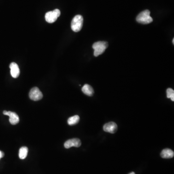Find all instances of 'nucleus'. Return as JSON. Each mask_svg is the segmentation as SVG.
Returning a JSON list of instances; mask_svg holds the SVG:
<instances>
[{"mask_svg": "<svg viewBox=\"0 0 174 174\" xmlns=\"http://www.w3.org/2000/svg\"><path fill=\"white\" fill-rule=\"evenodd\" d=\"M9 67L11 69L10 73L12 77L15 79L18 78L20 74V70L18 64L15 62H12L10 64Z\"/></svg>", "mask_w": 174, "mask_h": 174, "instance_id": "obj_9", "label": "nucleus"}, {"mask_svg": "<svg viewBox=\"0 0 174 174\" xmlns=\"http://www.w3.org/2000/svg\"><path fill=\"white\" fill-rule=\"evenodd\" d=\"M83 18L80 15L75 16L71 22V29L74 32L80 31L83 26Z\"/></svg>", "mask_w": 174, "mask_h": 174, "instance_id": "obj_3", "label": "nucleus"}, {"mask_svg": "<svg viewBox=\"0 0 174 174\" xmlns=\"http://www.w3.org/2000/svg\"><path fill=\"white\" fill-rule=\"evenodd\" d=\"M61 15V12L59 9H56L52 11H49L45 15V19L49 23L55 22Z\"/></svg>", "mask_w": 174, "mask_h": 174, "instance_id": "obj_4", "label": "nucleus"}, {"mask_svg": "<svg viewBox=\"0 0 174 174\" xmlns=\"http://www.w3.org/2000/svg\"><path fill=\"white\" fill-rule=\"evenodd\" d=\"M81 142L79 138H73L68 140L64 143V147L66 149H69L72 146L74 147H79L81 146Z\"/></svg>", "mask_w": 174, "mask_h": 174, "instance_id": "obj_7", "label": "nucleus"}, {"mask_svg": "<svg viewBox=\"0 0 174 174\" xmlns=\"http://www.w3.org/2000/svg\"><path fill=\"white\" fill-rule=\"evenodd\" d=\"M174 152L172 150L169 149H165L162 151L161 156L163 158L170 159L174 157Z\"/></svg>", "mask_w": 174, "mask_h": 174, "instance_id": "obj_10", "label": "nucleus"}, {"mask_svg": "<svg viewBox=\"0 0 174 174\" xmlns=\"http://www.w3.org/2000/svg\"><path fill=\"white\" fill-rule=\"evenodd\" d=\"M103 129L105 132L111 134H114L117 131L118 126L115 122H109L104 124Z\"/></svg>", "mask_w": 174, "mask_h": 174, "instance_id": "obj_8", "label": "nucleus"}, {"mask_svg": "<svg viewBox=\"0 0 174 174\" xmlns=\"http://www.w3.org/2000/svg\"><path fill=\"white\" fill-rule=\"evenodd\" d=\"M28 153V147L26 146H22L19 151V157L20 159H24L27 157Z\"/></svg>", "mask_w": 174, "mask_h": 174, "instance_id": "obj_12", "label": "nucleus"}, {"mask_svg": "<svg viewBox=\"0 0 174 174\" xmlns=\"http://www.w3.org/2000/svg\"><path fill=\"white\" fill-rule=\"evenodd\" d=\"M79 120H80V118L79 116H74L68 119V124H69V125H74L79 123Z\"/></svg>", "mask_w": 174, "mask_h": 174, "instance_id": "obj_13", "label": "nucleus"}, {"mask_svg": "<svg viewBox=\"0 0 174 174\" xmlns=\"http://www.w3.org/2000/svg\"><path fill=\"white\" fill-rule=\"evenodd\" d=\"M150 11L148 10L141 12L137 17V21L140 23L147 24L153 21V19L150 16Z\"/></svg>", "mask_w": 174, "mask_h": 174, "instance_id": "obj_2", "label": "nucleus"}, {"mask_svg": "<svg viewBox=\"0 0 174 174\" xmlns=\"http://www.w3.org/2000/svg\"><path fill=\"white\" fill-rule=\"evenodd\" d=\"M167 97L170 98L172 101H174V91L171 88H168L166 91Z\"/></svg>", "mask_w": 174, "mask_h": 174, "instance_id": "obj_14", "label": "nucleus"}, {"mask_svg": "<svg viewBox=\"0 0 174 174\" xmlns=\"http://www.w3.org/2000/svg\"><path fill=\"white\" fill-rule=\"evenodd\" d=\"M82 91L87 95L91 96L94 93V90L92 87L88 84H85L82 87Z\"/></svg>", "mask_w": 174, "mask_h": 174, "instance_id": "obj_11", "label": "nucleus"}, {"mask_svg": "<svg viewBox=\"0 0 174 174\" xmlns=\"http://www.w3.org/2000/svg\"><path fill=\"white\" fill-rule=\"evenodd\" d=\"M4 156H5V153H3L2 151H0V159L3 157Z\"/></svg>", "mask_w": 174, "mask_h": 174, "instance_id": "obj_15", "label": "nucleus"}, {"mask_svg": "<svg viewBox=\"0 0 174 174\" xmlns=\"http://www.w3.org/2000/svg\"><path fill=\"white\" fill-rule=\"evenodd\" d=\"M173 44H174V38H173Z\"/></svg>", "mask_w": 174, "mask_h": 174, "instance_id": "obj_17", "label": "nucleus"}, {"mask_svg": "<svg viewBox=\"0 0 174 174\" xmlns=\"http://www.w3.org/2000/svg\"><path fill=\"white\" fill-rule=\"evenodd\" d=\"M108 46V43L104 41H99L93 44L92 48L94 50V56L97 57L103 53Z\"/></svg>", "mask_w": 174, "mask_h": 174, "instance_id": "obj_1", "label": "nucleus"}, {"mask_svg": "<svg viewBox=\"0 0 174 174\" xmlns=\"http://www.w3.org/2000/svg\"><path fill=\"white\" fill-rule=\"evenodd\" d=\"M3 114L9 117V122L12 125H16L19 121V116L15 112L11 111H3Z\"/></svg>", "mask_w": 174, "mask_h": 174, "instance_id": "obj_6", "label": "nucleus"}, {"mask_svg": "<svg viewBox=\"0 0 174 174\" xmlns=\"http://www.w3.org/2000/svg\"><path fill=\"white\" fill-rule=\"evenodd\" d=\"M43 97L42 93L37 87L32 88L29 92V97L33 101H39Z\"/></svg>", "mask_w": 174, "mask_h": 174, "instance_id": "obj_5", "label": "nucleus"}, {"mask_svg": "<svg viewBox=\"0 0 174 174\" xmlns=\"http://www.w3.org/2000/svg\"><path fill=\"white\" fill-rule=\"evenodd\" d=\"M135 174V173H134V172H131V173H130V174Z\"/></svg>", "mask_w": 174, "mask_h": 174, "instance_id": "obj_16", "label": "nucleus"}]
</instances>
